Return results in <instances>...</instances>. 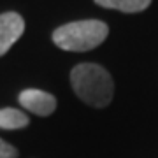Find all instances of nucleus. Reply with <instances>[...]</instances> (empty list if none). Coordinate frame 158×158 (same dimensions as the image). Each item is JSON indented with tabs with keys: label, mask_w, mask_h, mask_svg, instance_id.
Masks as SVG:
<instances>
[{
	"label": "nucleus",
	"mask_w": 158,
	"mask_h": 158,
	"mask_svg": "<svg viewBox=\"0 0 158 158\" xmlns=\"http://www.w3.org/2000/svg\"><path fill=\"white\" fill-rule=\"evenodd\" d=\"M19 104L23 107L30 111V113L37 114V116H49L55 109H56V98L42 90H25L19 93Z\"/></svg>",
	"instance_id": "4"
},
{
	"label": "nucleus",
	"mask_w": 158,
	"mask_h": 158,
	"mask_svg": "<svg viewBox=\"0 0 158 158\" xmlns=\"http://www.w3.org/2000/svg\"><path fill=\"white\" fill-rule=\"evenodd\" d=\"M100 7L106 9H116L121 12H141L149 7L151 0H95Z\"/></svg>",
	"instance_id": "5"
},
{
	"label": "nucleus",
	"mask_w": 158,
	"mask_h": 158,
	"mask_svg": "<svg viewBox=\"0 0 158 158\" xmlns=\"http://www.w3.org/2000/svg\"><path fill=\"white\" fill-rule=\"evenodd\" d=\"M28 125V116L23 114L21 111L12 107L0 109V128L6 130H18Z\"/></svg>",
	"instance_id": "6"
},
{
	"label": "nucleus",
	"mask_w": 158,
	"mask_h": 158,
	"mask_svg": "<svg viewBox=\"0 0 158 158\" xmlns=\"http://www.w3.org/2000/svg\"><path fill=\"white\" fill-rule=\"evenodd\" d=\"M18 149L14 146H11L9 142H6L4 139H0V158H16Z\"/></svg>",
	"instance_id": "7"
},
{
	"label": "nucleus",
	"mask_w": 158,
	"mask_h": 158,
	"mask_svg": "<svg viewBox=\"0 0 158 158\" xmlns=\"http://www.w3.org/2000/svg\"><path fill=\"white\" fill-rule=\"evenodd\" d=\"M109 28L98 19H83V21L67 23L55 30L53 40L60 49L65 51H90L100 46L107 39Z\"/></svg>",
	"instance_id": "2"
},
{
	"label": "nucleus",
	"mask_w": 158,
	"mask_h": 158,
	"mask_svg": "<svg viewBox=\"0 0 158 158\" xmlns=\"http://www.w3.org/2000/svg\"><path fill=\"white\" fill-rule=\"evenodd\" d=\"M76 95L91 107H106L113 100L114 83L111 74L97 63H79L70 72Z\"/></svg>",
	"instance_id": "1"
},
{
	"label": "nucleus",
	"mask_w": 158,
	"mask_h": 158,
	"mask_svg": "<svg viewBox=\"0 0 158 158\" xmlns=\"http://www.w3.org/2000/svg\"><path fill=\"white\" fill-rule=\"evenodd\" d=\"M25 32V21L18 12L0 14V56L6 55Z\"/></svg>",
	"instance_id": "3"
}]
</instances>
